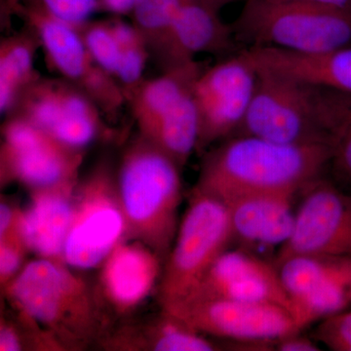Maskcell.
Returning a JSON list of instances; mask_svg holds the SVG:
<instances>
[{
  "mask_svg": "<svg viewBox=\"0 0 351 351\" xmlns=\"http://www.w3.org/2000/svg\"><path fill=\"white\" fill-rule=\"evenodd\" d=\"M276 350L319 351L321 348L313 339H309L308 337L302 336L301 332H300L277 339Z\"/></svg>",
  "mask_w": 351,
  "mask_h": 351,
  "instance_id": "cell-32",
  "label": "cell"
},
{
  "mask_svg": "<svg viewBox=\"0 0 351 351\" xmlns=\"http://www.w3.org/2000/svg\"><path fill=\"white\" fill-rule=\"evenodd\" d=\"M258 76L243 49L201 73L193 91L198 119L196 152L232 137L250 107Z\"/></svg>",
  "mask_w": 351,
  "mask_h": 351,
  "instance_id": "cell-11",
  "label": "cell"
},
{
  "mask_svg": "<svg viewBox=\"0 0 351 351\" xmlns=\"http://www.w3.org/2000/svg\"><path fill=\"white\" fill-rule=\"evenodd\" d=\"M243 121L233 134L285 145H327L314 110L311 85L258 71Z\"/></svg>",
  "mask_w": 351,
  "mask_h": 351,
  "instance_id": "cell-9",
  "label": "cell"
},
{
  "mask_svg": "<svg viewBox=\"0 0 351 351\" xmlns=\"http://www.w3.org/2000/svg\"><path fill=\"white\" fill-rule=\"evenodd\" d=\"M22 1L23 0H0V20L2 29H7L9 27Z\"/></svg>",
  "mask_w": 351,
  "mask_h": 351,
  "instance_id": "cell-35",
  "label": "cell"
},
{
  "mask_svg": "<svg viewBox=\"0 0 351 351\" xmlns=\"http://www.w3.org/2000/svg\"><path fill=\"white\" fill-rule=\"evenodd\" d=\"M40 40L31 27L0 41V113L1 117L12 108L20 95L40 76L36 69V56Z\"/></svg>",
  "mask_w": 351,
  "mask_h": 351,
  "instance_id": "cell-24",
  "label": "cell"
},
{
  "mask_svg": "<svg viewBox=\"0 0 351 351\" xmlns=\"http://www.w3.org/2000/svg\"><path fill=\"white\" fill-rule=\"evenodd\" d=\"M327 145H285L235 136L205 152L193 191L228 204L265 193L301 195L329 169Z\"/></svg>",
  "mask_w": 351,
  "mask_h": 351,
  "instance_id": "cell-1",
  "label": "cell"
},
{
  "mask_svg": "<svg viewBox=\"0 0 351 351\" xmlns=\"http://www.w3.org/2000/svg\"><path fill=\"white\" fill-rule=\"evenodd\" d=\"M16 16L38 36L50 71L82 89L104 115L119 114L126 105L123 90L94 61L75 25L55 17L40 0H23Z\"/></svg>",
  "mask_w": 351,
  "mask_h": 351,
  "instance_id": "cell-7",
  "label": "cell"
},
{
  "mask_svg": "<svg viewBox=\"0 0 351 351\" xmlns=\"http://www.w3.org/2000/svg\"><path fill=\"white\" fill-rule=\"evenodd\" d=\"M1 351H66L50 332L29 316L12 308L2 313L0 322Z\"/></svg>",
  "mask_w": 351,
  "mask_h": 351,
  "instance_id": "cell-27",
  "label": "cell"
},
{
  "mask_svg": "<svg viewBox=\"0 0 351 351\" xmlns=\"http://www.w3.org/2000/svg\"><path fill=\"white\" fill-rule=\"evenodd\" d=\"M313 337L329 350L351 351V311H343L321 320Z\"/></svg>",
  "mask_w": 351,
  "mask_h": 351,
  "instance_id": "cell-30",
  "label": "cell"
},
{
  "mask_svg": "<svg viewBox=\"0 0 351 351\" xmlns=\"http://www.w3.org/2000/svg\"><path fill=\"white\" fill-rule=\"evenodd\" d=\"M311 86L316 119L330 147L329 169L337 182L351 184V93Z\"/></svg>",
  "mask_w": 351,
  "mask_h": 351,
  "instance_id": "cell-23",
  "label": "cell"
},
{
  "mask_svg": "<svg viewBox=\"0 0 351 351\" xmlns=\"http://www.w3.org/2000/svg\"><path fill=\"white\" fill-rule=\"evenodd\" d=\"M97 346L110 351H215L228 348L162 309L152 317L127 318L125 322L114 325Z\"/></svg>",
  "mask_w": 351,
  "mask_h": 351,
  "instance_id": "cell-20",
  "label": "cell"
},
{
  "mask_svg": "<svg viewBox=\"0 0 351 351\" xmlns=\"http://www.w3.org/2000/svg\"><path fill=\"white\" fill-rule=\"evenodd\" d=\"M285 279L300 331L351 304V255L295 256L286 267Z\"/></svg>",
  "mask_w": 351,
  "mask_h": 351,
  "instance_id": "cell-15",
  "label": "cell"
},
{
  "mask_svg": "<svg viewBox=\"0 0 351 351\" xmlns=\"http://www.w3.org/2000/svg\"><path fill=\"white\" fill-rule=\"evenodd\" d=\"M299 195L265 193L243 196L226 204L232 221L233 242L255 252V247L281 246L295 226L294 199Z\"/></svg>",
  "mask_w": 351,
  "mask_h": 351,
  "instance_id": "cell-19",
  "label": "cell"
},
{
  "mask_svg": "<svg viewBox=\"0 0 351 351\" xmlns=\"http://www.w3.org/2000/svg\"><path fill=\"white\" fill-rule=\"evenodd\" d=\"M232 25L248 47L316 54L351 46V12L319 4L246 0Z\"/></svg>",
  "mask_w": 351,
  "mask_h": 351,
  "instance_id": "cell-4",
  "label": "cell"
},
{
  "mask_svg": "<svg viewBox=\"0 0 351 351\" xmlns=\"http://www.w3.org/2000/svg\"><path fill=\"white\" fill-rule=\"evenodd\" d=\"M66 263L38 258L1 288L11 308L50 332L64 350L97 346L114 326L96 284Z\"/></svg>",
  "mask_w": 351,
  "mask_h": 351,
  "instance_id": "cell-2",
  "label": "cell"
},
{
  "mask_svg": "<svg viewBox=\"0 0 351 351\" xmlns=\"http://www.w3.org/2000/svg\"><path fill=\"white\" fill-rule=\"evenodd\" d=\"M4 117L29 122L64 145L80 151L114 136L98 106L82 89L60 76H39Z\"/></svg>",
  "mask_w": 351,
  "mask_h": 351,
  "instance_id": "cell-8",
  "label": "cell"
},
{
  "mask_svg": "<svg viewBox=\"0 0 351 351\" xmlns=\"http://www.w3.org/2000/svg\"><path fill=\"white\" fill-rule=\"evenodd\" d=\"M201 334L234 341H276L300 332L292 314L276 304L213 299L161 308Z\"/></svg>",
  "mask_w": 351,
  "mask_h": 351,
  "instance_id": "cell-13",
  "label": "cell"
},
{
  "mask_svg": "<svg viewBox=\"0 0 351 351\" xmlns=\"http://www.w3.org/2000/svg\"><path fill=\"white\" fill-rule=\"evenodd\" d=\"M75 27L94 61L117 78L120 53L110 20H89Z\"/></svg>",
  "mask_w": 351,
  "mask_h": 351,
  "instance_id": "cell-28",
  "label": "cell"
},
{
  "mask_svg": "<svg viewBox=\"0 0 351 351\" xmlns=\"http://www.w3.org/2000/svg\"><path fill=\"white\" fill-rule=\"evenodd\" d=\"M232 25L202 0H186L156 63L162 71L195 61L200 54H235Z\"/></svg>",
  "mask_w": 351,
  "mask_h": 351,
  "instance_id": "cell-17",
  "label": "cell"
},
{
  "mask_svg": "<svg viewBox=\"0 0 351 351\" xmlns=\"http://www.w3.org/2000/svg\"><path fill=\"white\" fill-rule=\"evenodd\" d=\"M182 169L167 154L137 135L117 165V189L128 240H137L162 260L179 230Z\"/></svg>",
  "mask_w": 351,
  "mask_h": 351,
  "instance_id": "cell-3",
  "label": "cell"
},
{
  "mask_svg": "<svg viewBox=\"0 0 351 351\" xmlns=\"http://www.w3.org/2000/svg\"><path fill=\"white\" fill-rule=\"evenodd\" d=\"M126 240L117 166L106 157L76 184L64 263L73 269H99L113 249Z\"/></svg>",
  "mask_w": 351,
  "mask_h": 351,
  "instance_id": "cell-6",
  "label": "cell"
},
{
  "mask_svg": "<svg viewBox=\"0 0 351 351\" xmlns=\"http://www.w3.org/2000/svg\"><path fill=\"white\" fill-rule=\"evenodd\" d=\"M138 0H99L100 11L121 17L129 16Z\"/></svg>",
  "mask_w": 351,
  "mask_h": 351,
  "instance_id": "cell-33",
  "label": "cell"
},
{
  "mask_svg": "<svg viewBox=\"0 0 351 351\" xmlns=\"http://www.w3.org/2000/svg\"><path fill=\"white\" fill-rule=\"evenodd\" d=\"M243 51L258 71L287 76L313 86L351 93V46L316 54L265 46L247 47Z\"/></svg>",
  "mask_w": 351,
  "mask_h": 351,
  "instance_id": "cell-21",
  "label": "cell"
},
{
  "mask_svg": "<svg viewBox=\"0 0 351 351\" xmlns=\"http://www.w3.org/2000/svg\"><path fill=\"white\" fill-rule=\"evenodd\" d=\"M22 209V208H21ZM21 216V213H20ZM29 252L20 232V217L17 223L0 234V284L6 286L17 276L25 265Z\"/></svg>",
  "mask_w": 351,
  "mask_h": 351,
  "instance_id": "cell-29",
  "label": "cell"
},
{
  "mask_svg": "<svg viewBox=\"0 0 351 351\" xmlns=\"http://www.w3.org/2000/svg\"><path fill=\"white\" fill-rule=\"evenodd\" d=\"M77 182L29 193V203L21 209L20 232L29 252L38 258L64 263Z\"/></svg>",
  "mask_w": 351,
  "mask_h": 351,
  "instance_id": "cell-18",
  "label": "cell"
},
{
  "mask_svg": "<svg viewBox=\"0 0 351 351\" xmlns=\"http://www.w3.org/2000/svg\"><path fill=\"white\" fill-rule=\"evenodd\" d=\"M202 1H204L205 3L208 4V5L211 6L212 8L221 11L223 7L232 3L235 0H202Z\"/></svg>",
  "mask_w": 351,
  "mask_h": 351,
  "instance_id": "cell-36",
  "label": "cell"
},
{
  "mask_svg": "<svg viewBox=\"0 0 351 351\" xmlns=\"http://www.w3.org/2000/svg\"><path fill=\"white\" fill-rule=\"evenodd\" d=\"M295 226L276 265L299 255H351V195L321 177L302 193Z\"/></svg>",
  "mask_w": 351,
  "mask_h": 351,
  "instance_id": "cell-12",
  "label": "cell"
},
{
  "mask_svg": "<svg viewBox=\"0 0 351 351\" xmlns=\"http://www.w3.org/2000/svg\"><path fill=\"white\" fill-rule=\"evenodd\" d=\"M55 17L73 25L83 24L100 12L99 0H40Z\"/></svg>",
  "mask_w": 351,
  "mask_h": 351,
  "instance_id": "cell-31",
  "label": "cell"
},
{
  "mask_svg": "<svg viewBox=\"0 0 351 351\" xmlns=\"http://www.w3.org/2000/svg\"><path fill=\"white\" fill-rule=\"evenodd\" d=\"M277 3H311L332 7L341 10L351 12V0H265Z\"/></svg>",
  "mask_w": 351,
  "mask_h": 351,
  "instance_id": "cell-34",
  "label": "cell"
},
{
  "mask_svg": "<svg viewBox=\"0 0 351 351\" xmlns=\"http://www.w3.org/2000/svg\"><path fill=\"white\" fill-rule=\"evenodd\" d=\"M110 22L120 53L117 80L126 95L144 80L143 75L147 61L151 59V52L142 34L132 23L117 16H113Z\"/></svg>",
  "mask_w": 351,
  "mask_h": 351,
  "instance_id": "cell-26",
  "label": "cell"
},
{
  "mask_svg": "<svg viewBox=\"0 0 351 351\" xmlns=\"http://www.w3.org/2000/svg\"><path fill=\"white\" fill-rule=\"evenodd\" d=\"M232 243L228 206L211 196L191 191L157 287L160 308L184 301Z\"/></svg>",
  "mask_w": 351,
  "mask_h": 351,
  "instance_id": "cell-5",
  "label": "cell"
},
{
  "mask_svg": "<svg viewBox=\"0 0 351 351\" xmlns=\"http://www.w3.org/2000/svg\"><path fill=\"white\" fill-rule=\"evenodd\" d=\"M213 299L276 304L292 314V300L276 263L240 247L221 254L195 290L178 304Z\"/></svg>",
  "mask_w": 351,
  "mask_h": 351,
  "instance_id": "cell-14",
  "label": "cell"
},
{
  "mask_svg": "<svg viewBox=\"0 0 351 351\" xmlns=\"http://www.w3.org/2000/svg\"><path fill=\"white\" fill-rule=\"evenodd\" d=\"M86 151L73 149L29 122L4 117L0 184H18L29 193L80 181Z\"/></svg>",
  "mask_w": 351,
  "mask_h": 351,
  "instance_id": "cell-10",
  "label": "cell"
},
{
  "mask_svg": "<svg viewBox=\"0 0 351 351\" xmlns=\"http://www.w3.org/2000/svg\"><path fill=\"white\" fill-rule=\"evenodd\" d=\"M186 0H138L129 17L156 61L162 51L177 14Z\"/></svg>",
  "mask_w": 351,
  "mask_h": 351,
  "instance_id": "cell-25",
  "label": "cell"
},
{
  "mask_svg": "<svg viewBox=\"0 0 351 351\" xmlns=\"http://www.w3.org/2000/svg\"><path fill=\"white\" fill-rule=\"evenodd\" d=\"M204 71L199 62L182 64L162 71L161 75L142 80L125 95L126 105L144 136L178 101L191 93L196 80Z\"/></svg>",
  "mask_w": 351,
  "mask_h": 351,
  "instance_id": "cell-22",
  "label": "cell"
},
{
  "mask_svg": "<svg viewBox=\"0 0 351 351\" xmlns=\"http://www.w3.org/2000/svg\"><path fill=\"white\" fill-rule=\"evenodd\" d=\"M97 290L113 319L129 318L152 292L162 276L163 262L147 245L126 240L101 265Z\"/></svg>",
  "mask_w": 351,
  "mask_h": 351,
  "instance_id": "cell-16",
  "label": "cell"
}]
</instances>
